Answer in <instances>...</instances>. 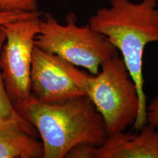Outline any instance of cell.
<instances>
[{
	"label": "cell",
	"mask_w": 158,
	"mask_h": 158,
	"mask_svg": "<svg viewBox=\"0 0 158 158\" xmlns=\"http://www.w3.org/2000/svg\"><path fill=\"white\" fill-rule=\"evenodd\" d=\"M87 24L103 35L122 55L139 97V112L133 130L147 124V96L144 92L143 58L145 47L158 42V0H110V6L99 8Z\"/></svg>",
	"instance_id": "cell-1"
},
{
	"label": "cell",
	"mask_w": 158,
	"mask_h": 158,
	"mask_svg": "<svg viewBox=\"0 0 158 158\" xmlns=\"http://www.w3.org/2000/svg\"><path fill=\"white\" fill-rule=\"evenodd\" d=\"M42 139L43 158H64L76 144L100 147L108 137L101 114L87 95L57 104H44L31 95L15 108Z\"/></svg>",
	"instance_id": "cell-2"
},
{
	"label": "cell",
	"mask_w": 158,
	"mask_h": 158,
	"mask_svg": "<svg viewBox=\"0 0 158 158\" xmlns=\"http://www.w3.org/2000/svg\"><path fill=\"white\" fill-rule=\"evenodd\" d=\"M76 22L73 13L67 15L64 24L59 23L50 13H45L40 19L35 45L96 75L101 63L118 51L103 35L88 24L78 26Z\"/></svg>",
	"instance_id": "cell-3"
},
{
	"label": "cell",
	"mask_w": 158,
	"mask_h": 158,
	"mask_svg": "<svg viewBox=\"0 0 158 158\" xmlns=\"http://www.w3.org/2000/svg\"><path fill=\"white\" fill-rule=\"evenodd\" d=\"M88 81L87 96L101 114L108 136L133 126L139 112V97L119 53L101 63Z\"/></svg>",
	"instance_id": "cell-4"
},
{
	"label": "cell",
	"mask_w": 158,
	"mask_h": 158,
	"mask_svg": "<svg viewBox=\"0 0 158 158\" xmlns=\"http://www.w3.org/2000/svg\"><path fill=\"white\" fill-rule=\"evenodd\" d=\"M41 15L0 25L5 35L0 68L6 92L15 108L31 97L30 75L35 37Z\"/></svg>",
	"instance_id": "cell-5"
},
{
	"label": "cell",
	"mask_w": 158,
	"mask_h": 158,
	"mask_svg": "<svg viewBox=\"0 0 158 158\" xmlns=\"http://www.w3.org/2000/svg\"><path fill=\"white\" fill-rule=\"evenodd\" d=\"M91 74L58 55L34 47L30 75L31 95L44 104H57L87 95Z\"/></svg>",
	"instance_id": "cell-6"
},
{
	"label": "cell",
	"mask_w": 158,
	"mask_h": 158,
	"mask_svg": "<svg viewBox=\"0 0 158 158\" xmlns=\"http://www.w3.org/2000/svg\"><path fill=\"white\" fill-rule=\"evenodd\" d=\"M108 135L97 148L96 158H158V131L149 124L135 131Z\"/></svg>",
	"instance_id": "cell-7"
},
{
	"label": "cell",
	"mask_w": 158,
	"mask_h": 158,
	"mask_svg": "<svg viewBox=\"0 0 158 158\" xmlns=\"http://www.w3.org/2000/svg\"><path fill=\"white\" fill-rule=\"evenodd\" d=\"M42 142L15 126H0V158H43Z\"/></svg>",
	"instance_id": "cell-8"
},
{
	"label": "cell",
	"mask_w": 158,
	"mask_h": 158,
	"mask_svg": "<svg viewBox=\"0 0 158 158\" xmlns=\"http://www.w3.org/2000/svg\"><path fill=\"white\" fill-rule=\"evenodd\" d=\"M5 35L0 29V54ZM15 126L20 127L30 135L37 137L38 133L34 126L25 119L15 109L7 95L0 68V126Z\"/></svg>",
	"instance_id": "cell-9"
},
{
	"label": "cell",
	"mask_w": 158,
	"mask_h": 158,
	"mask_svg": "<svg viewBox=\"0 0 158 158\" xmlns=\"http://www.w3.org/2000/svg\"><path fill=\"white\" fill-rule=\"evenodd\" d=\"M37 0H0V12H34Z\"/></svg>",
	"instance_id": "cell-10"
},
{
	"label": "cell",
	"mask_w": 158,
	"mask_h": 158,
	"mask_svg": "<svg viewBox=\"0 0 158 158\" xmlns=\"http://www.w3.org/2000/svg\"><path fill=\"white\" fill-rule=\"evenodd\" d=\"M98 147L89 143L76 144L65 155L66 158H96Z\"/></svg>",
	"instance_id": "cell-11"
},
{
	"label": "cell",
	"mask_w": 158,
	"mask_h": 158,
	"mask_svg": "<svg viewBox=\"0 0 158 158\" xmlns=\"http://www.w3.org/2000/svg\"><path fill=\"white\" fill-rule=\"evenodd\" d=\"M41 15L42 13L38 10L34 12H0V25L10 21Z\"/></svg>",
	"instance_id": "cell-12"
},
{
	"label": "cell",
	"mask_w": 158,
	"mask_h": 158,
	"mask_svg": "<svg viewBox=\"0 0 158 158\" xmlns=\"http://www.w3.org/2000/svg\"><path fill=\"white\" fill-rule=\"evenodd\" d=\"M147 123L157 128L158 127V96L155 97L147 105L146 109Z\"/></svg>",
	"instance_id": "cell-13"
}]
</instances>
